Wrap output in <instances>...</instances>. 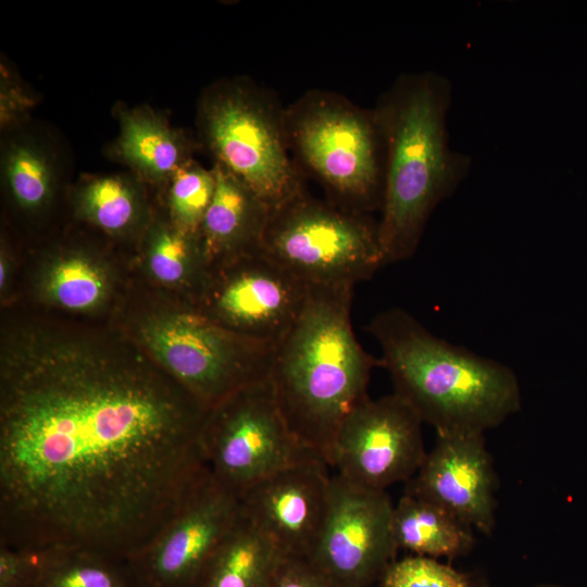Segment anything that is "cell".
<instances>
[{
    "label": "cell",
    "instance_id": "18",
    "mask_svg": "<svg viewBox=\"0 0 587 587\" xmlns=\"http://www.w3.org/2000/svg\"><path fill=\"white\" fill-rule=\"evenodd\" d=\"M282 559L240 511L195 587H273Z\"/></svg>",
    "mask_w": 587,
    "mask_h": 587
},
{
    "label": "cell",
    "instance_id": "17",
    "mask_svg": "<svg viewBox=\"0 0 587 587\" xmlns=\"http://www.w3.org/2000/svg\"><path fill=\"white\" fill-rule=\"evenodd\" d=\"M116 116L120 130L113 152L141 179L170 182L192 159L195 142L152 109L118 107Z\"/></svg>",
    "mask_w": 587,
    "mask_h": 587
},
{
    "label": "cell",
    "instance_id": "15",
    "mask_svg": "<svg viewBox=\"0 0 587 587\" xmlns=\"http://www.w3.org/2000/svg\"><path fill=\"white\" fill-rule=\"evenodd\" d=\"M498 478L484 434H437L405 494L428 501L473 529L490 535Z\"/></svg>",
    "mask_w": 587,
    "mask_h": 587
},
{
    "label": "cell",
    "instance_id": "24",
    "mask_svg": "<svg viewBox=\"0 0 587 587\" xmlns=\"http://www.w3.org/2000/svg\"><path fill=\"white\" fill-rule=\"evenodd\" d=\"M170 208L174 226L197 235L212 201L216 178L193 159L183 165L170 179Z\"/></svg>",
    "mask_w": 587,
    "mask_h": 587
},
{
    "label": "cell",
    "instance_id": "8",
    "mask_svg": "<svg viewBox=\"0 0 587 587\" xmlns=\"http://www.w3.org/2000/svg\"><path fill=\"white\" fill-rule=\"evenodd\" d=\"M200 449L213 478L238 497L277 471L321 460L288 426L270 378L248 385L209 409Z\"/></svg>",
    "mask_w": 587,
    "mask_h": 587
},
{
    "label": "cell",
    "instance_id": "28",
    "mask_svg": "<svg viewBox=\"0 0 587 587\" xmlns=\"http://www.w3.org/2000/svg\"><path fill=\"white\" fill-rule=\"evenodd\" d=\"M273 587H334L309 561L283 558Z\"/></svg>",
    "mask_w": 587,
    "mask_h": 587
},
{
    "label": "cell",
    "instance_id": "12",
    "mask_svg": "<svg viewBox=\"0 0 587 587\" xmlns=\"http://www.w3.org/2000/svg\"><path fill=\"white\" fill-rule=\"evenodd\" d=\"M240 515L239 497L208 467L165 527L126 561L135 587H195Z\"/></svg>",
    "mask_w": 587,
    "mask_h": 587
},
{
    "label": "cell",
    "instance_id": "13",
    "mask_svg": "<svg viewBox=\"0 0 587 587\" xmlns=\"http://www.w3.org/2000/svg\"><path fill=\"white\" fill-rule=\"evenodd\" d=\"M218 267L198 312L239 335L279 341L302 312L310 285L262 251Z\"/></svg>",
    "mask_w": 587,
    "mask_h": 587
},
{
    "label": "cell",
    "instance_id": "29",
    "mask_svg": "<svg viewBox=\"0 0 587 587\" xmlns=\"http://www.w3.org/2000/svg\"><path fill=\"white\" fill-rule=\"evenodd\" d=\"M7 75L1 78V125L9 126L20 120L24 111L30 105L22 89L13 84Z\"/></svg>",
    "mask_w": 587,
    "mask_h": 587
},
{
    "label": "cell",
    "instance_id": "9",
    "mask_svg": "<svg viewBox=\"0 0 587 587\" xmlns=\"http://www.w3.org/2000/svg\"><path fill=\"white\" fill-rule=\"evenodd\" d=\"M142 338L157 362L208 410L268 378L276 345L234 333L198 311L153 320Z\"/></svg>",
    "mask_w": 587,
    "mask_h": 587
},
{
    "label": "cell",
    "instance_id": "5",
    "mask_svg": "<svg viewBox=\"0 0 587 587\" xmlns=\"http://www.w3.org/2000/svg\"><path fill=\"white\" fill-rule=\"evenodd\" d=\"M285 128L295 162L322 186L326 200L358 214L380 210L386 148L373 109L311 89L285 108Z\"/></svg>",
    "mask_w": 587,
    "mask_h": 587
},
{
    "label": "cell",
    "instance_id": "4",
    "mask_svg": "<svg viewBox=\"0 0 587 587\" xmlns=\"http://www.w3.org/2000/svg\"><path fill=\"white\" fill-rule=\"evenodd\" d=\"M366 329L402 398L437 434H484L522 407L515 373L432 334L407 311L377 313Z\"/></svg>",
    "mask_w": 587,
    "mask_h": 587
},
{
    "label": "cell",
    "instance_id": "22",
    "mask_svg": "<svg viewBox=\"0 0 587 587\" xmlns=\"http://www.w3.org/2000/svg\"><path fill=\"white\" fill-rule=\"evenodd\" d=\"M80 213L108 233H121L138 217L139 193L136 184L122 175H101L86 179L79 187Z\"/></svg>",
    "mask_w": 587,
    "mask_h": 587
},
{
    "label": "cell",
    "instance_id": "30",
    "mask_svg": "<svg viewBox=\"0 0 587 587\" xmlns=\"http://www.w3.org/2000/svg\"><path fill=\"white\" fill-rule=\"evenodd\" d=\"M5 277H7L5 264H3V260H1V264H0V285H1V287L5 283Z\"/></svg>",
    "mask_w": 587,
    "mask_h": 587
},
{
    "label": "cell",
    "instance_id": "3",
    "mask_svg": "<svg viewBox=\"0 0 587 587\" xmlns=\"http://www.w3.org/2000/svg\"><path fill=\"white\" fill-rule=\"evenodd\" d=\"M353 287L310 285L307 302L276 342L270 382L292 433L329 466L337 433L370 397L372 371L382 361L358 341Z\"/></svg>",
    "mask_w": 587,
    "mask_h": 587
},
{
    "label": "cell",
    "instance_id": "19",
    "mask_svg": "<svg viewBox=\"0 0 587 587\" xmlns=\"http://www.w3.org/2000/svg\"><path fill=\"white\" fill-rule=\"evenodd\" d=\"M391 527L397 548L421 557L453 559L469 552L475 542L473 528L405 492L394 505Z\"/></svg>",
    "mask_w": 587,
    "mask_h": 587
},
{
    "label": "cell",
    "instance_id": "25",
    "mask_svg": "<svg viewBox=\"0 0 587 587\" xmlns=\"http://www.w3.org/2000/svg\"><path fill=\"white\" fill-rule=\"evenodd\" d=\"M199 259L204 261L198 234H186L175 226L161 227L152 238L149 264L163 283L178 284L188 278Z\"/></svg>",
    "mask_w": 587,
    "mask_h": 587
},
{
    "label": "cell",
    "instance_id": "14",
    "mask_svg": "<svg viewBox=\"0 0 587 587\" xmlns=\"http://www.w3.org/2000/svg\"><path fill=\"white\" fill-rule=\"evenodd\" d=\"M321 460L287 466L240 497L241 514L282 558L309 560L327 519L332 478Z\"/></svg>",
    "mask_w": 587,
    "mask_h": 587
},
{
    "label": "cell",
    "instance_id": "7",
    "mask_svg": "<svg viewBox=\"0 0 587 587\" xmlns=\"http://www.w3.org/2000/svg\"><path fill=\"white\" fill-rule=\"evenodd\" d=\"M261 251L314 286L354 288L387 264L378 222L305 190L271 210Z\"/></svg>",
    "mask_w": 587,
    "mask_h": 587
},
{
    "label": "cell",
    "instance_id": "6",
    "mask_svg": "<svg viewBox=\"0 0 587 587\" xmlns=\"http://www.w3.org/2000/svg\"><path fill=\"white\" fill-rule=\"evenodd\" d=\"M201 143L271 210L304 191L303 173L290 155L285 108L247 77L221 79L201 93Z\"/></svg>",
    "mask_w": 587,
    "mask_h": 587
},
{
    "label": "cell",
    "instance_id": "26",
    "mask_svg": "<svg viewBox=\"0 0 587 587\" xmlns=\"http://www.w3.org/2000/svg\"><path fill=\"white\" fill-rule=\"evenodd\" d=\"M382 587H471L466 575L434 558L412 555L391 562Z\"/></svg>",
    "mask_w": 587,
    "mask_h": 587
},
{
    "label": "cell",
    "instance_id": "11",
    "mask_svg": "<svg viewBox=\"0 0 587 587\" xmlns=\"http://www.w3.org/2000/svg\"><path fill=\"white\" fill-rule=\"evenodd\" d=\"M423 421L398 395L366 399L340 426L329 467L358 486L386 491L409 482L420 469L426 451Z\"/></svg>",
    "mask_w": 587,
    "mask_h": 587
},
{
    "label": "cell",
    "instance_id": "10",
    "mask_svg": "<svg viewBox=\"0 0 587 587\" xmlns=\"http://www.w3.org/2000/svg\"><path fill=\"white\" fill-rule=\"evenodd\" d=\"M394 503L387 491L332 478L321 538L308 560L334 587H369L395 561Z\"/></svg>",
    "mask_w": 587,
    "mask_h": 587
},
{
    "label": "cell",
    "instance_id": "21",
    "mask_svg": "<svg viewBox=\"0 0 587 587\" xmlns=\"http://www.w3.org/2000/svg\"><path fill=\"white\" fill-rule=\"evenodd\" d=\"M32 552L29 587H135L125 560L78 548Z\"/></svg>",
    "mask_w": 587,
    "mask_h": 587
},
{
    "label": "cell",
    "instance_id": "27",
    "mask_svg": "<svg viewBox=\"0 0 587 587\" xmlns=\"http://www.w3.org/2000/svg\"><path fill=\"white\" fill-rule=\"evenodd\" d=\"M34 552L0 546V587H29Z\"/></svg>",
    "mask_w": 587,
    "mask_h": 587
},
{
    "label": "cell",
    "instance_id": "2",
    "mask_svg": "<svg viewBox=\"0 0 587 587\" xmlns=\"http://www.w3.org/2000/svg\"><path fill=\"white\" fill-rule=\"evenodd\" d=\"M452 92L441 74L404 73L373 108L386 148L378 235L387 264L414 254L434 210L470 173L471 158L449 145Z\"/></svg>",
    "mask_w": 587,
    "mask_h": 587
},
{
    "label": "cell",
    "instance_id": "31",
    "mask_svg": "<svg viewBox=\"0 0 587 587\" xmlns=\"http://www.w3.org/2000/svg\"><path fill=\"white\" fill-rule=\"evenodd\" d=\"M534 587H561V586L553 585V584H539V585H536Z\"/></svg>",
    "mask_w": 587,
    "mask_h": 587
},
{
    "label": "cell",
    "instance_id": "1",
    "mask_svg": "<svg viewBox=\"0 0 587 587\" xmlns=\"http://www.w3.org/2000/svg\"><path fill=\"white\" fill-rule=\"evenodd\" d=\"M132 341L29 325L0 357V546L121 560L174 517L207 466L208 409Z\"/></svg>",
    "mask_w": 587,
    "mask_h": 587
},
{
    "label": "cell",
    "instance_id": "23",
    "mask_svg": "<svg viewBox=\"0 0 587 587\" xmlns=\"http://www.w3.org/2000/svg\"><path fill=\"white\" fill-rule=\"evenodd\" d=\"M46 287L57 304L72 311H85L104 299L108 283L104 273L93 262L72 255L51 267Z\"/></svg>",
    "mask_w": 587,
    "mask_h": 587
},
{
    "label": "cell",
    "instance_id": "16",
    "mask_svg": "<svg viewBox=\"0 0 587 587\" xmlns=\"http://www.w3.org/2000/svg\"><path fill=\"white\" fill-rule=\"evenodd\" d=\"M216 185L198 232L207 264L223 265L261 251L271 209L220 164Z\"/></svg>",
    "mask_w": 587,
    "mask_h": 587
},
{
    "label": "cell",
    "instance_id": "20",
    "mask_svg": "<svg viewBox=\"0 0 587 587\" xmlns=\"http://www.w3.org/2000/svg\"><path fill=\"white\" fill-rule=\"evenodd\" d=\"M57 150L39 135L12 134L1 150V176L18 208L36 212L46 207L61 175Z\"/></svg>",
    "mask_w": 587,
    "mask_h": 587
}]
</instances>
